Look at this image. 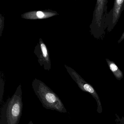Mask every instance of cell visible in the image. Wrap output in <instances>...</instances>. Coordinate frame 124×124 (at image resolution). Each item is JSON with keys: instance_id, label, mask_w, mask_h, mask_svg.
<instances>
[{"instance_id": "5", "label": "cell", "mask_w": 124, "mask_h": 124, "mask_svg": "<svg viewBox=\"0 0 124 124\" xmlns=\"http://www.w3.org/2000/svg\"><path fill=\"white\" fill-rule=\"evenodd\" d=\"M74 80L79 87L84 92H87L92 95V96L95 99L98 105L97 111L98 113H101L102 112V108L101 103L98 94L96 93L94 88L90 84L86 82L82 78H81L77 75L74 74Z\"/></svg>"}, {"instance_id": "6", "label": "cell", "mask_w": 124, "mask_h": 124, "mask_svg": "<svg viewBox=\"0 0 124 124\" xmlns=\"http://www.w3.org/2000/svg\"><path fill=\"white\" fill-rule=\"evenodd\" d=\"M107 63L112 72L114 74L117 79L120 80L123 78V74L119 67L112 61H110L108 59H106Z\"/></svg>"}, {"instance_id": "3", "label": "cell", "mask_w": 124, "mask_h": 124, "mask_svg": "<svg viewBox=\"0 0 124 124\" xmlns=\"http://www.w3.org/2000/svg\"><path fill=\"white\" fill-rule=\"evenodd\" d=\"M107 2L106 0H97L93 12V18L90 28L92 34L96 38H101L106 29Z\"/></svg>"}, {"instance_id": "7", "label": "cell", "mask_w": 124, "mask_h": 124, "mask_svg": "<svg viewBox=\"0 0 124 124\" xmlns=\"http://www.w3.org/2000/svg\"><path fill=\"white\" fill-rule=\"evenodd\" d=\"M41 48L43 56L45 58H46L47 55V51L46 46L45 45V44L42 43L41 45Z\"/></svg>"}, {"instance_id": "4", "label": "cell", "mask_w": 124, "mask_h": 124, "mask_svg": "<svg viewBox=\"0 0 124 124\" xmlns=\"http://www.w3.org/2000/svg\"><path fill=\"white\" fill-rule=\"evenodd\" d=\"M124 9V0L114 1V7L108 14L106 19V29L108 31L113 29L119 20L122 12Z\"/></svg>"}, {"instance_id": "1", "label": "cell", "mask_w": 124, "mask_h": 124, "mask_svg": "<svg viewBox=\"0 0 124 124\" xmlns=\"http://www.w3.org/2000/svg\"><path fill=\"white\" fill-rule=\"evenodd\" d=\"M32 87L44 108L61 113L67 112L59 96L43 83L35 82L32 85Z\"/></svg>"}, {"instance_id": "8", "label": "cell", "mask_w": 124, "mask_h": 124, "mask_svg": "<svg viewBox=\"0 0 124 124\" xmlns=\"http://www.w3.org/2000/svg\"><path fill=\"white\" fill-rule=\"evenodd\" d=\"M36 15L37 17L39 18H42L45 16V14L42 11H38L36 13Z\"/></svg>"}, {"instance_id": "11", "label": "cell", "mask_w": 124, "mask_h": 124, "mask_svg": "<svg viewBox=\"0 0 124 124\" xmlns=\"http://www.w3.org/2000/svg\"><path fill=\"white\" fill-rule=\"evenodd\" d=\"M124 123V118H122V122H121V123Z\"/></svg>"}, {"instance_id": "2", "label": "cell", "mask_w": 124, "mask_h": 124, "mask_svg": "<svg viewBox=\"0 0 124 124\" xmlns=\"http://www.w3.org/2000/svg\"><path fill=\"white\" fill-rule=\"evenodd\" d=\"M23 104L21 86L9 99L3 108V114L5 115L6 124H18L22 113Z\"/></svg>"}, {"instance_id": "9", "label": "cell", "mask_w": 124, "mask_h": 124, "mask_svg": "<svg viewBox=\"0 0 124 124\" xmlns=\"http://www.w3.org/2000/svg\"><path fill=\"white\" fill-rule=\"evenodd\" d=\"M124 39V32L122 34V36H121V37L119 39L118 41V43H120L121 42L123 41V40Z\"/></svg>"}, {"instance_id": "10", "label": "cell", "mask_w": 124, "mask_h": 124, "mask_svg": "<svg viewBox=\"0 0 124 124\" xmlns=\"http://www.w3.org/2000/svg\"><path fill=\"white\" fill-rule=\"evenodd\" d=\"M28 124H34V123L32 122V121H30V122Z\"/></svg>"}]
</instances>
